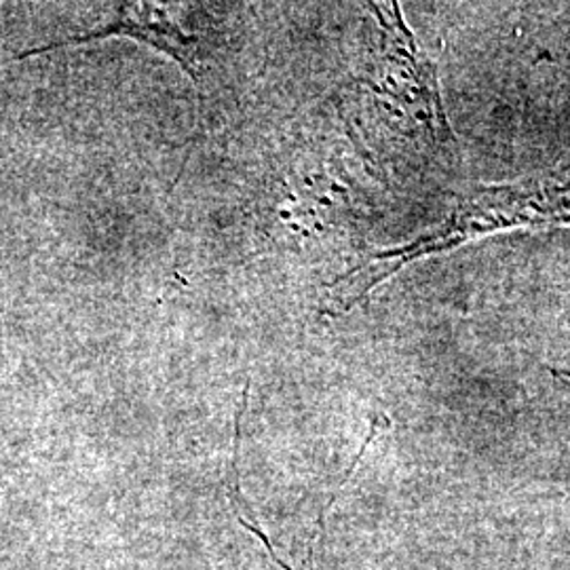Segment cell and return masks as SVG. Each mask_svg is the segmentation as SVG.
<instances>
[{
	"instance_id": "6da1fadb",
	"label": "cell",
	"mask_w": 570,
	"mask_h": 570,
	"mask_svg": "<svg viewBox=\"0 0 570 570\" xmlns=\"http://www.w3.org/2000/svg\"><path fill=\"white\" fill-rule=\"evenodd\" d=\"M524 226H570V169L471 190L442 225L433 226L410 244L370 254L362 265L327 285L322 313H346L362 303L376 285L419 258Z\"/></svg>"
},
{
	"instance_id": "3957f363",
	"label": "cell",
	"mask_w": 570,
	"mask_h": 570,
	"mask_svg": "<svg viewBox=\"0 0 570 570\" xmlns=\"http://www.w3.org/2000/svg\"><path fill=\"white\" fill-rule=\"evenodd\" d=\"M245 529L252 530V532H254V534H256V537H258V539H261V541H265L266 548H268V551H271V556H273V558H275V562H277V564H279V567H284V570H294V569H292V567H287V564H285V562H284V560H282V558H277V553H275V548H273V546H271V541H268V539H266V532H263V530L258 529V527H256V524H252V522H247V524H245Z\"/></svg>"
},
{
	"instance_id": "7a4b0ae2",
	"label": "cell",
	"mask_w": 570,
	"mask_h": 570,
	"mask_svg": "<svg viewBox=\"0 0 570 570\" xmlns=\"http://www.w3.org/2000/svg\"><path fill=\"white\" fill-rule=\"evenodd\" d=\"M131 37L138 41L148 42L153 47H157L159 51L169 53L176 61L183 63L184 70L193 77L199 79L197 75V61L195 58V47H197V39L186 37L178 26H174L171 21L165 18L161 9H153L148 4H119L117 7V20L108 26H102L96 32H87L82 37H75L63 42H53L47 47H39L32 51L21 53V58L28 56H37V53H45L58 47H66V45H79V42L98 41V39H106V37Z\"/></svg>"
}]
</instances>
